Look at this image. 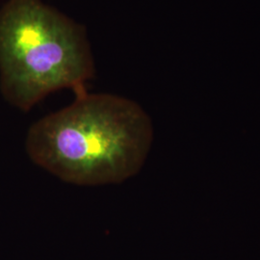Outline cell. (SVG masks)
I'll return each mask as SVG.
<instances>
[{"label": "cell", "instance_id": "1", "mask_svg": "<svg viewBox=\"0 0 260 260\" xmlns=\"http://www.w3.org/2000/svg\"><path fill=\"white\" fill-rule=\"evenodd\" d=\"M152 141L149 116L111 93H84L36 121L26 150L38 166L81 186L121 183L139 172Z\"/></svg>", "mask_w": 260, "mask_h": 260}, {"label": "cell", "instance_id": "2", "mask_svg": "<svg viewBox=\"0 0 260 260\" xmlns=\"http://www.w3.org/2000/svg\"><path fill=\"white\" fill-rule=\"evenodd\" d=\"M93 56L80 24L42 0H8L0 8V90L29 111L62 89L87 93Z\"/></svg>", "mask_w": 260, "mask_h": 260}]
</instances>
